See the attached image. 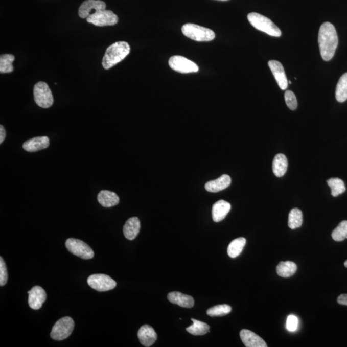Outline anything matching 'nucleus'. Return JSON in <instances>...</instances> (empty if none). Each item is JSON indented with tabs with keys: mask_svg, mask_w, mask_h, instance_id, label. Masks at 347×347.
<instances>
[{
	"mask_svg": "<svg viewBox=\"0 0 347 347\" xmlns=\"http://www.w3.org/2000/svg\"><path fill=\"white\" fill-rule=\"evenodd\" d=\"M334 241L341 242L347 239V221H341L332 233Z\"/></svg>",
	"mask_w": 347,
	"mask_h": 347,
	"instance_id": "c756f323",
	"label": "nucleus"
},
{
	"mask_svg": "<svg viewBox=\"0 0 347 347\" xmlns=\"http://www.w3.org/2000/svg\"><path fill=\"white\" fill-rule=\"evenodd\" d=\"M288 161L286 156L283 154H276L273 161V171L274 175L281 178L286 174L288 170Z\"/></svg>",
	"mask_w": 347,
	"mask_h": 347,
	"instance_id": "4be33fe9",
	"label": "nucleus"
},
{
	"mask_svg": "<svg viewBox=\"0 0 347 347\" xmlns=\"http://www.w3.org/2000/svg\"><path fill=\"white\" fill-rule=\"evenodd\" d=\"M242 341L246 347H267L266 342L253 332L243 329L240 332Z\"/></svg>",
	"mask_w": 347,
	"mask_h": 347,
	"instance_id": "4468645a",
	"label": "nucleus"
},
{
	"mask_svg": "<svg viewBox=\"0 0 347 347\" xmlns=\"http://www.w3.org/2000/svg\"><path fill=\"white\" fill-rule=\"evenodd\" d=\"M50 146V140L47 136H38L29 140L23 144L25 151L33 153L47 149Z\"/></svg>",
	"mask_w": 347,
	"mask_h": 347,
	"instance_id": "dca6fc26",
	"label": "nucleus"
},
{
	"mask_svg": "<svg viewBox=\"0 0 347 347\" xmlns=\"http://www.w3.org/2000/svg\"><path fill=\"white\" fill-rule=\"evenodd\" d=\"M86 20L88 23L96 26H112L118 23L119 17L111 11L104 9L95 12L86 18Z\"/></svg>",
	"mask_w": 347,
	"mask_h": 347,
	"instance_id": "6e6552de",
	"label": "nucleus"
},
{
	"mask_svg": "<svg viewBox=\"0 0 347 347\" xmlns=\"http://www.w3.org/2000/svg\"><path fill=\"white\" fill-rule=\"evenodd\" d=\"M297 270V266L293 262H281L276 267V273L283 278H289L294 275Z\"/></svg>",
	"mask_w": 347,
	"mask_h": 347,
	"instance_id": "5701e85b",
	"label": "nucleus"
},
{
	"mask_svg": "<svg viewBox=\"0 0 347 347\" xmlns=\"http://www.w3.org/2000/svg\"><path fill=\"white\" fill-rule=\"evenodd\" d=\"M318 44L322 59L331 61L338 45V37L335 27L329 22L321 25L319 30Z\"/></svg>",
	"mask_w": 347,
	"mask_h": 347,
	"instance_id": "f257e3e1",
	"label": "nucleus"
},
{
	"mask_svg": "<svg viewBox=\"0 0 347 347\" xmlns=\"http://www.w3.org/2000/svg\"><path fill=\"white\" fill-rule=\"evenodd\" d=\"M298 319L297 317L293 315H290L288 317L287 319L286 328L289 331H295L298 328Z\"/></svg>",
	"mask_w": 347,
	"mask_h": 347,
	"instance_id": "72a5a7b5",
	"label": "nucleus"
},
{
	"mask_svg": "<svg viewBox=\"0 0 347 347\" xmlns=\"http://www.w3.org/2000/svg\"><path fill=\"white\" fill-rule=\"evenodd\" d=\"M29 305L34 310H38L46 301L45 291L40 286H34L28 292Z\"/></svg>",
	"mask_w": 347,
	"mask_h": 347,
	"instance_id": "ddd939ff",
	"label": "nucleus"
},
{
	"mask_svg": "<svg viewBox=\"0 0 347 347\" xmlns=\"http://www.w3.org/2000/svg\"><path fill=\"white\" fill-rule=\"evenodd\" d=\"M169 64L173 71L181 74L196 73L199 71L198 65L183 56L171 57L169 59Z\"/></svg>",
	"mask_w": 347,
	"mask_h": 347,
	"instance_id": "9d476101",
	"label": "nucleus"
},
{
	"mask_svg": "<svg viewBox=\"0 0 347 347\" xmlns=\"http://www.w3.org/2000/svg\"><path fill=\"white\" fill-rule=\"evenodd\" d=\"M284 98H285L286 103L289 108L291 110H295L298 106V102H297L295 95L293 92L290 90L286 91Z\"/></svg>",
	"mask_w": 347,
	"mask_h": 347,
	"instance_id": "2f4dec72",
	"label": "nucleus"
},
{
	"mask_svg": "<svg viewBox=\"0 0 347 347\" xmlns=\"http://www.w3.org/2000/svg\"><path fill=\"white\" fill-rule=\"evenodd\" d=\"M75 327L73 319L64 317L60 319L54 325L51 333V338L54 340L62 341L71 335Z\"/></svg>",
	"mask_w": 347,
	"mask_h": 347,
	"instance_id": "423d86ee",
	"label": "nucleus"
},
{
	"mask_svg": "<svg viewBox=\"0 0 347 347\" xmlns=\"http://www.w3.org/2000/svg\"><path fill=\"white\" fill-rule=\"evenodd\" d=\"M8 280V272L3 257L0 258V286L6 285Z\"/></svg>",
	"mask_w": 347,
	"mask_h": 347,
	"instance_id": "473e14b6",
	"label": "nucleus"
},
{
	"mask_svg": "<svg viewBox=\"0 0 347 347\" xmlns=\"http://www.w3.org/2000/svg\"><path fill=\"white\" fill-rule=\"evenodd\" d=\"M181 31L184 36L199 42L211 41L216 37V34L211 29L193 24L184 25Z\"/></svg>",
	"mask_w": 347,
	"mask_h": 347,
	"instance_id": "20e7f679",
	"label": "nucleus"
},
{
	"mask_svg": "<svg viewBox=\"0 0 347 347\" xmlns=\"http://www.w3.org/2000/svg\"><path fill=\"white\" fill-rule=\"evenodd\" d=\"M231 204L226 201H217L212 207V219L214 222L218 223L223 221L230 211Z\"/></svg>",
	"mask_w": 347,
	"mask_h": 347,
	"instance_id": "f3484780",
	"label": "nucleus"
},
{
	"mask_svg": "<svg viewBox=\"0 0 347 347\" xmlns=\"http://www.w3.org/2000/svg\"><path fill=\"white\" fill-rule=\"evenodd\" d=\"M288 83H289V84H291V81H289V82H288Z\"/></svg>",
	"mask_w": 347,
	"mask_h": 347,
	"instance_id": "58836bf2",
	"label": "nucleus"
},
{
	"mask_svg": "<svg viewBox=\"0 0 347 347\" xmlns=\"http://www.w3.org/2000/svg\"><path fill=\"white\" fill-rule=\"evenodd\" d=\"M268 65L280 88L286 90L288 87V81L283 64L279 61L271 60L268 62Z\"/></svg>",
	"mask_w": 347,
	"mask_h": 347,
	"instance_id": "f8f14e48",
	"label": "nucleus"
},
{
	"mask_svg": "<svg viewBox=\"0 0 347 347\" xmlns=\"http://www.w3.org/2000/svg\"><path fill=\"white\" fill-rule=\"evenodd\" d=\"M167 298L171 303L177 304L184 308H192L194 306L193 297L187 295L180 292H171L167 295Z\"/></svg>",
	"mask_w": 347,
	"mask_h": 347,
	"instance_id": "a211bd4d",
	"label": "nucleus"
},
{
	"mask_svg": "<svg viewBox=\"0 0 347 347\" xmlns=\"http://www.w3.org/2000/svg\"><path fill=\"white\" fill-rule=\"evenodd\" d=\"M35 102L42 108H49L54 104V97L49 85L44 82H37L34 88Z\"/></svg>",
	"mask_w": 347,
	"mask_h": 347,
	"instance_id": "39448f33",
	"label": "nucleus"
},
{
	"mask_svg": "<svg viewBox=\"0 0 347 347\" xmlns=\"http://www.w3.org/2000/svg\"><path fill=\"white\" fill-rule=\"evenodd\" d=\"M88 285L97 291L112 290L117 286V283L110 276L104 274H95L88 279Z\"/></svg>",
	"mask_w": 347,
	"mask_h": 347,
	"instance_id": "1a4fd4ad",
	"label": "nucleus"
},
{
	"mask_svg": "<svg viewBox=\"0 0 347 347\" xmlns=\"http://www.w3.org/2000/svg\"><path fill=\"white\" fill-rule=\"evenodd\" d=\"M141 221L136 217L128 219L124 226L123 232L125 237L128 240H134L141 230Z\"/></svg>",
	"mask_w": 347,
	"mask_h": 347,
	"instance_id": "6ab92c4d",
	"label": "nucleus"
},
{
	"mask_svg": "<svg viewBox=\"0 0 347 347\" xmlns=\"http://www.w3.org/2000/svg\"><path fill=\"white\" fill-rule=\"evenodd\" d=\"M344 266H345L346 268H347V260H346V261L345 262H344Z\"/></svg>",
	"mask_w": 347,
	"mask_h": 347,
	"instance_id": "e433bc0d",
	"label": "nucleus"
},
{
	"mask_svg": "<svg viewBox=\"0 0 347 347\" xmlns=\"http://www.w3.org/2000/svg\"><path fill=\"white\" fill-rule=\"evenodd\" d=\"M66 247L71 253L82 259H91L94 257L93 249L88 244L79 239L73 238L67 239Z\"/></svg>",
	"mask_w": 347,
	"mask_h": 347,
	"instance_id": "0eeeda50",
	"label": "nucleus"
},
{
	"mask_svg": "<svg viewBox=\"0 0 347 347\" xmlns=\"http://www.w3.org/2000/svg\"><path fill=\"white\" fill-rule=\"evenodd\" d=\"M303 223V214L298 209H292L289 214L288 226L292 229L299 228Z\"/></svg>",
	"mask_w": 347,
	"mask_h": 347,
	"instance_id": "bb28decb",
	"label": "nucleus"
},
{
	"mask_svg": "<svg viewBox=\"0 0 347 347\" xmlns=\"http://www.w3.org/2000/svg\"><path fill=\"white\" fill-rule=\"evenodd\" d=\"M336 99L339 102H344L347 100V73L340 77L337 84Z\"/></svg>",
	"mask_w": 347,
	"mask_h": 347,
	"instance_id": "a878e982",
	"label": "nucleus"
},
{
	"mask_svg": "<svg viewBox=\"0 0 347 347\" xmlns=\"http://www.w3.org/2000/svg\"><path fill=\"white\" fill-rule=\"evenodd\" d=\"M15 57L12 54H3L0 56V73L9 74L14 71L12 63Z\"/></svg>",
	"mask_w": 347,
	"mask_h": 347,
	"instance_id": "cd10ccee",
	"label": "nucleus"
},
{
	"mask_svg": "<svg viewBox=\"0 0 347 347\" xmlns=\"http://www.w3.org/2000/svg\"><path fill=\"white\" fill-rule=\"evenodd\" d=\"M6 129H5L4 127L1 125V126H0V144L3 143L5 138H6Z\"/></svg>",
	"mask_w": 347,
	"mask_h": 347,
	"instance_id": "c9c22d12",
	"label": "nucleus"
},
{
	"mask_svg": "<svg viewBox=\"0 0 347 347\" xmlns=\"http://www.w3.org/2000/svg\"><path fill=\"white\" fill-rule=\"evenodd\" d=\"M231 182L230 177L227 174H223L220 178L207 182L205 184V189L208 192L216 193L228 188L230 186Z\"/></svg>",
	"mask_w": 347,
	"mask_h": 347,
	"instance_id": "aec40b11",
	"label": "nucleus"
},
{
	"mask_svg": "<svg viewBox=\"0 0 347 347\" xmlns=\"http://www.w3.org/2000/svg\"><path fill=\"white\" fill-rule=\"evenodd\" d=\"M138 337L141 344L146 347L153 345L158 338L154 329L149 325L141 327L138 332Z\"/></svg>",
	"mask_w": 347,
	"mask_h": 347,
	"instance_id": "2eb2a0df",
	"label": "nucleus"
},
{
	"mask_svg": "<svg viewBox=\"0 0 347 347\" xmlns=\"http://www.w3.org/2000/svg\"><path fill=\"white\" fill-rule=\"evenodd\" d=\"M248 19L251 26L259 31L271 36L277 37L281 36V30L268 17L256 12H251L248 15Z\"/></svg>",
	"mask_w": 347,
	"mask_h": 347,
	"instance_id": "7ed1b4c3",
	"label": "nucleus"
},
{
	"mask_svg": "<svg viewBox=\"0 0 347 347\" xmlns=\"http://www.w3.org/2000/svg\"><path fill=\"white\" fill-rule=\"evenodd\" d=\"M231 311L230 306L227 304H223V305H218L209 309L206 313L211 317L223 316L229 314Z\"/></svg>",
	"mask_w": 347,
	"mask_h": 347,
	"instance_id": "7c9ffc66",
	"label": "nucleus"
},
{
	"mask_svg": "<svg viewBox=\"0 0 347 347\" xmlns=\"http://www.w3.org/2000/svg\"><path fill=\"white\" fill-rule=\"evenodd\" d=\"M191 320L193 321V324L186 329L190 334L194 336H202L210 332V326L208 324L194 318H192Z\"/></svg>",
	"mask_w": 347,
	"mask_h": 347,
	"instance_id": "393cba45",
	"label": "nucleus"
},
{
	"mask_svg": "<svg viewBox=\"0 0 347 347\" xmlns=\"http://www.w3.org/2000/svg\"><path fill=\"white\" fill-rule=\"evenodd\" d=\"M218 1H228V0H218Z\"/></svg>",
	"mask_w": 347,
	"mask_h": 347,
	"instance_id": "4c0bfd02",
	"label": "nucleus"
},
{
	"mask_svg": "<svg viewBox=\"0 0 347 347\" xmlns=\"http://www.w3.org/2000/svg\"><path fill=\"white\" fill-rule=\"evenodd\" d=\"M97 199L99 203L106 208L116 206L120 202L119 196L116 193L107 190L100 192Z\"/></svg>",
	"mask_w": 347,
	"mask_h": 347,
	"instance_id": "412c9836",
	"label": "nucleus"
},
{
	"mask_svg": "<svg viewBox=\"0 0 347 347\" xmlns=\"http://www.w3.org/2000/svg\"><path fill=\"white\" fill-rule=\"evenodd\" d=\"M131 51L129 44L126 42L119 41L114 42L107 49L105 52L102 66L104 68L109 70L123 61L128 56Z\"/></svg>",
	"mask_w": 347,
	"mask_h": 347,
	"instance_id": "f03ea898",
	"label": "nucleus"
},
{
	"mask_svg": "<svg viewBox=\"0 0 347 347\" xmlns=\"http://www.w3.org/2000/svg\"><path fill=\"white\" fill-rule=\"evenodd\" d=\"M246 243V240L244 237H239V238L234 239L229 243L228 249H227L228 256L231 258H236L243 251Z\"/></svg>",
	"mask_w": 347,
	"mask_h": 347,
	"instance_id": "b1692460",
	"label": "nucleus"
},
{
	"mask_svg": "<svg viewBox=\"0 0 347 347\" xmlns=\"http://www.w3.org/2000/svg\"><path fill=\"white\" fill-rule=\"evenodd\" d=\"M328 186L331 187V194L334 197L338 196L346 191L343 180L339 178H331L328 180Z\"/></svg>",
	"mask_w": 347,
	"mask_h": 347,
	"instance_id": "c85d7f7f",
	"label": "nucleus"
},
{
	"mask_svg": "<svg viewBox=\"0 0 347 347\" xmlns=\"http://www.w3.org/2000/svg\"><path fill=\"white\" fill-rule=\"evenodd\" d=\"M338 303L340 305L347 306V294H342L338 296Z\"/></svg>",
	"mask_w": 347,
	"mask_h": 347,
	"instance_id": "f704fd0d",
	"label": "nucleus"
},
{
	"mask_svg": "<svg viewBox=\"0 0 347 347\" xmlns=\"http://www.w3.org/2000/svg\"><path fill=\"white\" fill-rule=\"evenodd\" d=\"M106 4L101 0H86L81 4L79 9V16L82 19L88 18L93 14V10L97 12L106 9Z\"/></svg>",
	"mask_w": 347,
	"mask_h": 347,
	"instance_id": "9b49d317",
	"label": "nucleus"
}]
</instances>
